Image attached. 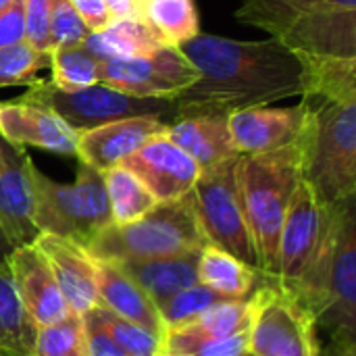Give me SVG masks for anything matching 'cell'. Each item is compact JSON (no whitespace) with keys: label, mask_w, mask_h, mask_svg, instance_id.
I'll return each mask as SVG.
<instances>
[{"label":"cell","mask_w":356,"mask_h":356,"mask_svg":"<svg viewBox=\"0 0 356 356\" xmlns=\"http://www.w3.org/2000/svg\"><path fill=\"white\" fill-rule=\"evenodd\" d=\"M177 48L198 71V79L173 98L177 117L232 115L307 92L302 60L275 38L250 42L198 33Z\"/></svg>","instance_id":"6da1fadb"},{"label":"cell","mask_w":356,"mask_h":356,"mask_svg":"<svg viewBox=\"0 0 356 356\" xmlns=\"http://www.w3.org/2000/svg\"><path fill=\"white\" fill-rule=\"evenodd\" d=\"M286 290L309 311L317 332L321 330L327 340L356 338L355 198L330 207L313 261L302 277Z\"/></svg>","instance_id":"7a4b0ae2"},{"label":"cell","mask_w":356,"mask_h":356,"mask_svg":"<svg viewBox=\"0 0 356 356\" xmlns=\"http://www.w3.org/2000/svg\"><path fill=\"white\" fill-rule=\"evenodd\" d=\"M309 113L298 138L302 181L327 204L356 194V100L305 96Z\"/></svg>","instance_id":"3957f363"},{"label":"cell","mask_w":356,"mask_h":356,"mask_svg":"<svg viewBox=\"0 0 356 356\" xmlns=\"http://www.w3.org/2000/svg\"><path fill=\"white\" fill-rule=\"evenodd\" d=\"M302 181L298 142L261 154H240L236 186L261 271L277 277V248L290 200Z\"/></svg>","instance_id":"277c9868"},{"label":"cell","mask_w":356,"mask_h":356,"mask_svg":"<svg viewBox=\"0 0 356 356\" xmlns=\"http://www.w3.org/2000/svg\"><path fill=\"white\" fill-rule=\"evenodd\" d=\"M204 244L209 242L188 194L173 202H159L134 223L108 225L92 240L86 252L96 261L138 263L198 252Z\"/></svg>","instance_id":"5b68a950"},{"label":"cell","mask_w":356,"mask_h":356,"mask_svg":"<svg viewBox=\"0 0 356 356\" xmlns=\"http://www.w3.org/2000/svg\"><path fill=\"white\" fill-rule=\"evenodd\" d=\"M33 186V223L40 234L58 236L75 242L83 250L108 225H113L111 207L102 173L79 163L73 184H60L44 175L31 161Z\"/></svg>","instance_id":"8992f818"},{"label":"cell","mask_w":356,"mask_h":356,"mask_svg":"<svg viewBox=\"0 0 356 356\" xmlns=\"http://www.w3.org/2000/svg\"><path fill=\"white\" fill-rule=\"evenodd\" d=\"M19 100L48 108L75 131L94 129L129 117H154L165 123H173L177 119V106L173 100L136 98L102 83L65 92L54 88L48 79H38Z\"/></svg>","instance_id":"52a82bcc"},{"label":"cell","mask_w":356,"mask_h":356,"mask_svg":"<svg viewBox=\"0 0 356 356\" xmlns=\"http://www.w3.org/2000/svg\"><path fill=\"white\" fill-rule=\"evenodd\" d=\"M236 161L238 156L200 171L190 198L207 242L261 271V261L240 204Z\"/></svg>","instance_id":"ba28073f"},{"label":"cell","mask_w":356,"mask_h":356,"mask_svg":"<svg viewBox=\"0 0 356 356\" xmlns=\"http://www.w3.org/2000/svg\"><path fill=\"white\" fill-rule=\"evenodd\" d=\"M257 311L248 330V353L254 356H319V332L309 311L275 277L254 292Z\"/></svg>","instance_id":"9c48e42d"},{"label":"cell","mask_w":356,"mask_h":356,"mask_svg":"<svg viewBox=\"0 0 356 356\" xmlns=\"http://www.w3.org/2000/svg\"><path fill=\"white\" fill-rule=\"evenodd\" d=\"M196 79L198 71L177 46L98 63V83L136 98L173 100Z\"/></svg>","instance_id":"30bf717a"},{"label":"cell","mask_w":356,"mask_h":356,"mask_svg":"<svg viewBox=\"0 0 356 356\" xmlns=\"http://www.w3.org/2000/svg\"><path fill=\"white\" fill-rule=\"evenodd\" d=\"M330 207L323 204L315 192L300 181L296 188L288 213L284 217V225L280 232V248H277V284L294 286L309 263L313 261L325 225H327Z\"/></svg>","instance_id":"8fae6325"},{"label":"cell","mask_w":356,"mask_h":356,"mask_svg":"<svg viewBox=\"0 0 356 356\" xmlns=\"http://www.w3.org/2000/svg\"><path fill=\"white\" fill-rule=\"evenodd\" d=\"M121 167L131 171L159 202H173L188 196L200 177L196 161L169 136L159 134L127 156Z\"/></svg>","instance_id":"7c38bea8"},{"label":"cell","mask_w":356,"mask_h":356,"mask_svg":"<svg viewBox=\"0 0 356 356\" xmlns=\"http://www.w3.org/2000/svg\"><path fill=\"white\" fill-rule=\"evenodd\" d=\"M31 159L25 148L0 138V232L10 248L33 244L40 232L33 223Z\"/></svg>","instance_id":"4fadbf2b"},{"label":"cell","mask_w":356,"mask_h":356,"mask_svg":"<svg viewBox=\"0 0 356 356\" xmlns=\"http://www.w3.org/2000/svg\"><path fill=\"white\" fill-rule=\"evenodd\" d=\"M309 102L294 106H250L234 111L227 117L229 134L238 154H261L296 144L307 121Z\"/></svg>","instance_id":"5bb4252c"},{"label":"cell","mask_w":356,"mask_h":356,"mask_svg":"<svg viewBox=\"0 0 356 356\" xmlns=\"http://www.w3.org/2000/svg\"><path fill=\"white\" fill-rule=\"evenodd\" d=\"M169 123L154 117H129L77 131L75 156L79 163L104 173L119 167L150 138L165 134Z\"/></svg>","instance_id":"9a60e30c"},{"label":"cell","mask_w":356,"mask_h":356,"mask_svg":"<svg viewBox=\"0 0 356 356\" xmlns=\"http://www.w3.org/2000/svg\"><path fill=\"white\" fill-rule=\"evenodd\" d=\"M275 40L298 58L356 60V10H330L302 19Z\"/></svg>","instance_id":"2e32d148"},{"label":"cell","mask_w":356,"mask_h":356,"mask_svg":"<svg viewBox=\"0 0 356 356\" xmlns=\"http://www.w3.org/2000/svg\"><path fill=\"white\" fill-rule=\"evenodd\" d=\"M6 261L13 271L23 309L35 327L56 323L71 313L46 257L35 244L13 248Z\"/></svg>","instance_id":"e0dca14e"},{"label":"cell","mask_w":356,"mask_h":356,"mask_svg":"<svg viewBox=\"0 0 356 356\" xmlns=\"http://www.w3.org/2000/svg\"><path fill=\"white\" fill-rule=\"evenodd\" d=\"M0 138L13 146H33L60 156H75L77 131L44 106L23 100L0 102Z\"/></svg>","instance_id":"ac0fdd59"},{"label":"cell","mask_w":356,"mask_h":356,"mask_svg":"<svg viewBox=\"0 0 356 356\" xmlns=\"http://www.w3.org/2000/svg\"><path fill=\"white\" fill-rule=\"evenodd\" d=\"M33 244L46 257L69 311L75 315H86L96 309L98 290L94 259L75 242L50 234H40Z\"/></svg>","instance_id":"d6986e66"},{"label":"cell","mask_w":356,"mask_h":356,"mask_svg":"<svg viewBox=\"0 0 356 356\" xmlns=\"http://www.w3.org/2000/svg\"><path fill=\"white\" fill-rule=\"evenodd\" d=\"M225 113H194L177 117L167 127V136L188 152L200 171L240 156L227 123Z\"/></svg>","instance_id":"ffe728a7"},{"label":"cell","mask_w":356,"mask_h":356,"mask_svg":"<svg viewBox=\"0 0 356 356\" xmlns=\"http://www.w3.org/2000/svg\"><path fill=\"white\" fill-rule=\"evenodd\" d=\"M94 263H96L98 307L163 338L165 325L161 321V315L156 307L150 302V298L136 286V282L127 277L115 263L96 261V259Z\"/></svg>","instance_id":"44dd1931"},{"label":"cell","mask_w":356,"mask_h":356,"mask_svg":"<svg viewBox=\"0 0 356 356\" xmlns=\"http://www.w3.org/2000/svg\"><path fill=\"white\" fill-rule=\"evenodd\" d=\"M198 252L138 261V263H115L136 286L150 298L156 311L173 298L177 292L198 284Z\"/></svg>","instance_id":"7402d4cb"},{"label":"cell","mask_w":356,"mask_h":356,"mask_svg":"<svg viewBox=\"0 0 356 356\" xmlns=\"http://www.w3.org/2000/svg\"><path fill=\"white\" fill-rule=\"evenodd\" d=\"M344 8L356 10V0H244L236 10V19L280 38L302 19Z\"/></svg>","instance_id":"603a6c76"},{"label":"cell","mask_w":356,"mask_h":356,"mask_svg":"<svg viewBox=\"0 0 356 356\" xmlns=\"http://www.w3.org/2000/svg\"><path fill=\"white\" fill-rule=\"evenodd\" d=\"M267 277L271 275L257 271L219 246L204 244L198 254V284L223 296L236 300L250 298Z\"/></svg>","instance_id":"cb8c5ba5"},{"label":"cell","mask_w":356,"mask_h":356,"mask_svg":"<svg viewBox=\"0 0 356 356\" xmlns=\"http://www.w3.org/2000/svg\"><path fill=\"white\" fill-rule=\"evenodd\" d=\"M98 63L121 56H138L159 50L167 44L138 17H117L104 29L92 31L81 44Z\"/></svg>","instance_id":"d4e9b609"},{"label":"cell","mask_w":356,"mask_h":356,"mask_svg":"<svg viewBox=\"0 0 356 356\" xmlns=\"http://www.w3.org/2000/svg\"><path fill=\"white\" fill-rule=\"evenodd\" d=\"M131 17L142 19L167 46H179L200 33L194 0H131Z\"/></svg>","instance_id":"484cf974"},{"label":"cell","mask_w":356,"mask_h":356,"mask_svg":"<svg viewBox=\"0 0 356 356\" xmlns=\"http://www.w3.org/2000/svg\"><path fill=\"white\" fill-rule=\"evenodd\" d=\"M38 327L29 319L19 298L8 261H0V353L31 356Z\"/></svg>","instance_id":"4316f807"},{"label":"cell","mask_w":356,"mask_h":356,"mask_svg":"<svg viewBox=\"0 0 356 356\" xmlns=\"http://www.w3.org/2000/svg\"><path fill=\"white\" fill-rule=\"evenodd\" d=\"M104 190L111 207L113 225H127L144 215H148L159 200L150 194V190L125 167H113L102 173Z\"/></svg>","instance_id":"83f0119b"},{"label":"cell","mask_w":356,"mask_h":356,"mask_svg":"<svg viewBox=\"0 0 356 356\" xmlns=\"http://www.w3.org/2000/svg\"><path fill=\"white\" fill-rule=\"evenodd\" d=\"M254 311H257V298L252 294L250 298L219 302L179 330H186L200 338H213V340L232 338L250 330Z\"/></svg>","instance_id":"f1b7e54d"},{"label":"cell","mask_w":356,"mask_h":356,"mask_svg":"<svg viewBox=\"0 0 356 356\" xmlns=\"http://www.w3.org/2000/svg\"><path fill=\"white\" fill-rule=\"evenodd\" d=\"M31 356H90L83 317L69 313L56 323L38 327Z\"/></svg>","instance_id":"f546056e"},{"label":"cell","mask_w":356,"mask_h":356,"mask_svg":"<svg viewBox=\"0 0 356 356\" xmlns=\"http://www.w3.org/2000/svg\"><path fill=\"white\" fill-rule=\"evenodd\" d=\"M86 315L127 356H159L163 350V338L127 319L113 315L102 307H96Z\"/></svg>","instance_id":"4dcf8cb0"},{"label":"cell","mask_w":356,"mask_h":356,"mask_svg":"<svg viewBox=\"0 0 356 356\" xmlns=\"http://www.w3.org/2000/svg\"><path fill=\"white\" fill-rule=\"evenodd\" d=\"M50 71L48 79L54 88L73 92L98 83V60L83 50V46H65L50 50Z\"/></svg>","instance_id":"1f68e13d"},{"label":"cell","mask_w":356,"mask_h":356,"mask_svg":"<svg viewBox=\"0 0 356 356\" xmlns=\"http://www.w3.org/2000/svg\"><path fill=\"white\" fill-rule=\"evenodd\" d=\"M227 300H236L229 296H223L202 284H194L181 292H177L173 298H169L161 309V321L165 325V334L171 330H179L184 325H188L190 321H194L198 315H202L204 311H209L211 307L219 305V302H227Z\"/></svg>","instance_id":"d6a6232c"},{"label":"cell","mask_w":356,"mask_h":356,"mask_svg":"<svg viewBox=\"0 0 356 356\" xmlns=\"http://www.w3.org/2000/svg\"><path fill=\"white\" fill-rule=\"evenodd\" d=\"M163 353L171 356H242L248 353V332L213 340L186 330H171L163 336Z\"/></svg>","instance_id":"836d02e7"},{"label":"cell","mask_w":356,"mask_h":356,"mask_svg":"<svg viewBox=\"0 0 356 356\" xmlns=\"http://www.w3.org/2000/svg\"><path fill=\"white\" fill-rule=\"evenodd\" d=\"M50 67V52H38L27 42H19L0 50V88L33 86L40 71Z\"/></svg>","instance_id":"e575fe53"},{"label":"cell","mask_w":356,"mask_h":356,"mask_svg":"<svg viewBox=\"0 0 356 356\" xmlns=\"http://www.w3.org/2000/svg\"><path fill=\"white\" fill-rule=\"evenodd\" d=\"M92 31L81 21L71 0H50V46H81Z\"/></svg>","instance_id":"d590c367"},{"label":"cell","mask_w":356,"mask_h":356,"mask_svg":"<svg viewBox=\"0 0 356 356\" xmlns=\"http://www.w3.org/2000/svg\"><path fill=\"white\" fill-rule=\"evenodd\" d=\"M25 42L38 52H50V0H25Z\"/></svg>","instance_id":"8d00e7d4"},{"label":"cell","mask_w":356,"mask_h":356,"mask_svg":"<svg viewBox=\"0 0 356 356\" xmlns=\"http://www.w3.org/2000/svg\"><path fill=\"white\" fill-rule=\"evenodd\" d=\"M25 42V0H13L0 13V50Z\"/></svg>","instance_id":"74e56055"},{"label":"cell","mask_w":356,"mask_h":356,"mask_svg":"<svg viewBox=\"0 0 356 356\" xmlns=\"http://www.w3.org/2000/svg\"><path fill=\"white\" fill-rule=\"evenodd\" d=\"M71 2L90 31H100L115 19L106 0H71Z\"/></svg>","instance_id":"f35d334b"},{"label":"cell","mask_w":356,"mask_h":356,"mask_svg":"<svg viewBox=\"0 0 356 356\" xmlns=\"http://www.w3.org/2000/svg\"><path fill=\"white\" fill-rule=\"evenodd\" d=\"M81 317H83V323H86L90 356H127L88 315H81Z\"/></svg>","instance_id":"ab89813d"},{"label":"cell","mask_w":356,"mask_h":356,"mask_svg":"<svg viewBox=\"0 0 356 356\" xmlns=\"http://www.w3.org/2000/svg\"><path fill=\"white\" fill-rule=\"evenodd\" d=\"M319 356H356V338L327 340V344L319 348Z\"/></svg>","instance_id":"60d3db41"},{"label":"cell","mask_w":356,"mask_h":356,"mask_svg":"<svg viewBox=\"0 0 356 356\" xmlns=\"http://www.w3.org/2000/svg\"><path fill=\"white\" fill-rule=\"evenodd\" d=\"M10 250H13V248L8 246V242L4 240V236H2V232H0V261H4V259L8 257Z\"/></svg>","instance_id":"b9f144b4"},{"label":"cell","mask_w":356,"mask_h":356,"mask_svg":"<svg viewBox=\"0 0 356 356\" xmlns=\"http://www.w3.org/2000/svg\"><path fill=\"white\" fill-rule=\"evenodd\" d=\"M10 2H13V0H0V13H2L4 8H8V6H10Z\"/></svg>","instance_id":"7bdbcfd3"},{"label":"cell","mask_w":356,"mask_h":356,"mask_svg":"<svg viewBox=\"0 0 356 356\" xmlns=\"http://www.w3.org/2000/svg\"><path fill=\"white\" fill-rule=\"evenodd\" d=\"M159 356H171V355H167V353H163V350H161V355Z\"/></svg>","instance_id":"ee69618b"},{"label":"cell","mask_w":356,"mask_h":356,"mask_svg":"<svg viewBox=\"0 0 356 356\" xmlns=\"http://www.w3.org/2000/svg\"><path fill=\"white\" fill-rule=\"evenodd\" d=\"M242 356H254V355H250V353H246V355H242Z\"/></svg>","instance_id":"f6af8a7d"},{"label":"cell","mask_w":356,"mask_h":356,"mask_svg":"<svg viewBox=\"0 0 356 356\" xmlns=\"http://www.w3.org/2000/svg\"><path fill=\"white\" fill-rule=\"evenodd\" d=\"M0 356H8V355H2V353H0Z\"/></svg>","instance_id":"bcb514c9"}]
</instances>
